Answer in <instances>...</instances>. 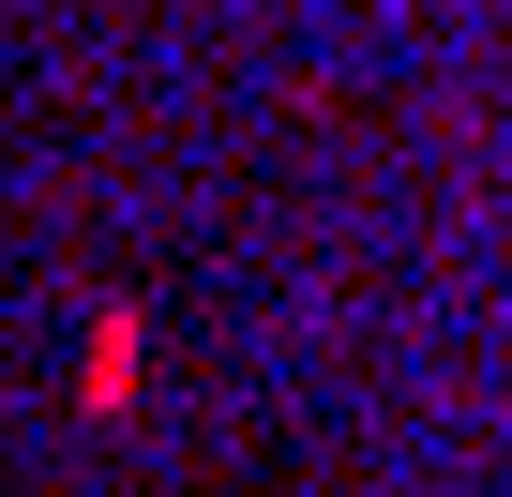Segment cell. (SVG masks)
Segmentation results:
<instances>
[{
	"label": "cell",
	"mask_w": 512,
	"mask_h": 497,
	"mask_svg": "<svg viewBox=\"0 0 512 497\" xmlns=\"http://www.w3.org/2000/svg\"><path fill=\"white\" fill-rule=\"evenodd\" d=\"M76 392H91V407H121V392H136V302H106V317H91V377H76Z\"/></svg>",
	"instance_id": "obj_1"
}]
</instances>
